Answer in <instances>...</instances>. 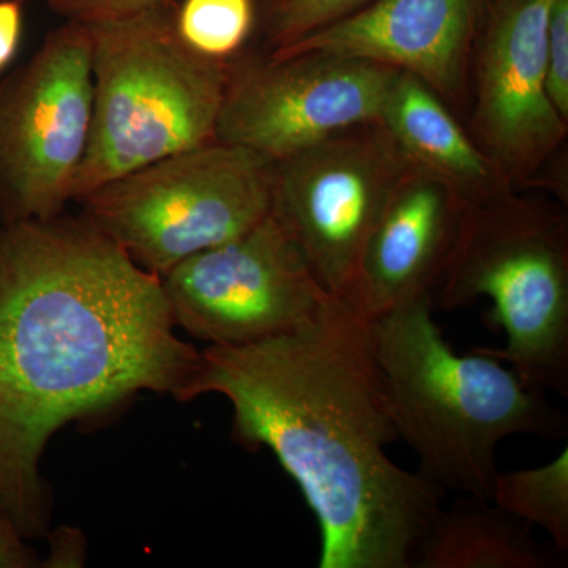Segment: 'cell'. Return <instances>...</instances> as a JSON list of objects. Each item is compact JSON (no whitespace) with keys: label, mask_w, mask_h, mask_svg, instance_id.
<instances>
[{"label":"cell","mask_w":568,"mask_h":568,"mask_svg":"<svg viewBox=\"0 0 568 568\" xmlns=\"http://www.w3.org/2000/svg\"><path fill=\"white\" fill-rule=\"evenodd\" d=\"M162 284L175 327L209 346L287 334L336 298L272 213L241 237L186 257Z\"/></svg>","instance_id":"cell-9"},{"label":"cell","mask_w":568,"mask_h":568,"mask_svg":"<svg viewBox=\"0 0 568 568\" xmlns=\"http://www.w3.org/2000/svg\"><path fill=\"white\" fill-rule=\"evenodd\" d=\"M175 328L162 278L82 213L0 222V508L26 540L51 529L59 429L141 392L189 402L201 351Z\"/></svg>","instance_id":"cell-1"},{"label":"cell","mask_w":568,"mask_h":568,"mask_svg":"<svg viewBox=\"0 0 568 568\" xmlns=\"http://www.w3.org/2000/svg\"><path fill=\"white\" fill-rule=\"evenodd\" d=\"M547 91L556 111L568 121V0H552L545 48Z\"/></svg>","instance_id":"cell-19"},{"label":"cell","mask_w":568,"mask_h":568,"mask_svg":"<svg viewBox=\"0 0 568 568\" xmlns=\"http://www.w3.org/2000/svg\"><path fill=\"white\" fill-rule=\"evenodd\" d=\"M489 500L551 537L559 552L568 551V450L547 465L497 473Z\"/></svg>","instance_id":"cell-16"},{"label":"cell","mask_w":568,"mask_h":568,"mask_svg":"<svg viewBox=\"0 0 568 568\" xmlns=\"http://www.w3.org/2000/svg\"><path fill=\"white\" fill-rule=\"evenodd\" d=\"M48 3L54 13L67 21L92 24L171 6L173 0H48Z\"/></svg>","instance_id":"cell-20"},{"label":"cell","mask_w":568,"mask_h":568,"mask_svg":"<svg viewBox=\"0 0 568 568\" xmlns=\"http://www.w3.org/2000/svg\"><path fill=\"white\" fill-rule=\"evenodd\" d=\"M92 115L91 32L67 21L0 82V222L48 220L65 211Z\"/></svg>","instance_id":"cell-7"},{"label":"cell","mask_w":568,"mask_h":568,"mask_svg":"<svg viewBox=\"0 0 568 568\" xmlns=\"http://www.w3.org/2000/svg\"><path fill=\"white\" fill-rule=\"evenodd\" d=\"M433 313L432 298H417L372 323L388 413L422 477L489 499L499 444L517 435L560 439L567 417L493 355L455 353Z\"/></svg>","instance_id":"cell-3"},{"label":"cell","mask_w":568,"mask_h":568,"mask_svg":"<svg viewBox=\"0 0 568 568\" xmlns=\"http://www.w3.org/2000/svg\"><path fill=\"white\" fill-rule=\"evenodd\" d=\"M409 166L381 123L275 163L272 215L325 291L346 302L366 239Z\"/></svg>","instance_id":"cell-8"},{"label":"cell","mask_w":568,"mask_h":568,"mask_svg":"<svg viewBox=\"0 0 568 568\" xmlns=\"http://www.w3.org/2000/svg\"><path fill=\"white\" fill-rule=\"evenodd\" d=\"M275 162L213 141L104 183L82 215L162 278L186 257L241 237L272 211Z\"/></svg>","instance_id":"cell-6"},{"label":"cell","mask_w":568,"mask_h":568,"mask_svg":"<svg viewBox=\"0 0 568 568\" xmlns=\"http://www.w3.org/2000/svg\"><path fill=\"white\" fill-rule=\"evenodd\" d=\"M21 33L22 0H0V71L17 55Z\"/></svg>","instance_id":"cell-23"},{"label":"cell","mask_w":568,"mask_h":568,"mask_svg":"<svg viewBox=\"0 0 568 568\" xmlns=\"http://www.w3.org/2000/svg\"><path fill=\"white\" fill-rule=\"evenodd\" d=\"M551 2L497 0L478 58L474 141L507 189L536 173L567 133L547 91Z\"/></svg>","instance_id":"cell-11"},{"label":"cell","mask_w":568,"mask_h":568,"mask_svg":"<svg viewBox=\"0 0 568 568\" xmlns=\"http://www.w3.org/2000/svg\"><path fill=\"white\" fill-rule=\"evenodd\" d=\"M369 2L373 0H275L267 28L272 50L295 43Z\"/></svg>","instance_id":"cell-18"},{"label":"cell","mask_w":568,"mask_h":568,"mask_svg":"<svg viewBox=\"0 0 568 568\" xmlns=\"http://www.w3.org/2000/svg\"><path fill=\"white\" fill-rule=\"evenodd\" d=\"M491 298L487 324L506 334L507 362L523 379L568 396V233L559 211L511 200L469 205L457 245L433 294L454 312Z\"/></svg>","instance_id":"cell-5"},{"label":"cell","mask_w":568,"mask_h":568,"mask_svg":"<svg viewBox=\"0 0 568 568\" xmlns=\"http://www.w3.org/2000/svg\"><path fill=\"white\" fill-rule=\"evenodd\" d=\"M174 6L85 24L93 115L73 201L122 175L216 141L231 61L203 58L175 31Z\"/></svg>","instance_id":"cell-4"},{"label":"cell","mask_w":568,"mask_h":568,"mask_svg":"<svg viewBox=\"0 0 568 568\" xmlns=\"http://www.w3.org/2000/svg\"><path fill=\"white\" fill-rule=\"evenodd\" d=\"M381 125L409 164L435 175L469 205L508 193L495 164L424 81L398 71Z\"/></svg>","instance_id":"cell-14"},{"label":"cell","mask_w":568,"mask_h":568,"mask_svg":"<svg viewBox=\"0 0 568 568\" xmlns=\"http://www.w3.org/2000/svg\"><path fill=\"white\" fill-rule=\"evenodd\" d=\"M467 207L450 186L409 164L366 239L345 304L373 323L417 298H433Z\"/></svg>","instance_id":"cell-12"},{"label":"cell","mask_w":568,"mask_h":568,"mask_svg":"<svg viewBox=\"0 0 568 568\" xmlns=\"http://www.w3.org/2000/svg\"><path fill=\"white\" fill-rule=\"evenodd\" d=\"M396 74L381 63L317 52L231 62L216 141L282 162L379 123Z\"/></svg>","instance_id":"cell-10"},{"label":"cell","mask_w":568,"mask_h":568,"mask_svg":"<svg viewBox=\"0 0 568 568\" xmlns=\"http://www.w3.org/2000/svg\"><path fill=\"white\" fill-rule=\"evenodd\" d=\"M185 47L215 61H230L244 47L254 22L253 0H183L174 14Z\"/></svg>","instance_id":"cell-17"},{"label":"cell","mask_w":568,"mask_h":568,"mask_svg":"<svg viewBox=\"0 0 568 568\" xmlns=\"http://www.w3.org/2000/svg\"><path fill=\"white\" fill-rule=\"evenodd\" d=\"M558 562L534 526L484 497L459 495L440 508L413 568H551Z\"/></svg>","instance_id":"cell-15"},{"label":"cell","mask_w":568,"mask_h":568,"mask_svg":"<svg viewBox=\"0 0 568 568\" xmlns=\"http://www.w3.org/2000/svg\"><path fill=\"white\" fill-rule=\"evenodd\" d=\"M480 0H373L342 20L272 50V58L342 55L406 71L457 100Z\"/></svg>","instance_id":"cell-13"},{"label":"cell","mask_w":568,"mask_h":568,"mask_svg":"<svg viewBox=\"0 0 568 568\" xmlns=\"http://www.w3.org/2000/svg\"><path fill=\"white\" fill-rule=\"evenodd\" d=\"M41 567V559L21 536L9 515L0 508V568Z\"/></svg>","instance_id":"cell-22"},{"label":"cell","mask_w":568,"mask_h":568,"mask_svg":"<svg viewBox=\"0 0 568 568\" xmlns=\"http://www.w3.org/2000/svg\"><path fill=\"white\" fill-rule=\"evenodd\" d=\"M220 395L233 437L267 448L320 523L321 568H413L444 491L387 455L398 439L372 323L334 298L308 324L242 346H207L189 402Z\"/></svg>","instance_id":"cell-2"},{"label":"cell","mask_w":568,"mask_h":568,"mask_svg":"<svg viewBox=\"0 0 568 568\" xmlns=\"http://www.w3.org/2000/svg\"><path fill=\"white\" fill-rule=\"evenodd\" d=\"M50 541V552L47 559L41 560V567L50 568H70L82 567L85 560V537L80 529L63 526L48 532Z\"/></svg>","instance_id":"cell-21"}]
</instances>
